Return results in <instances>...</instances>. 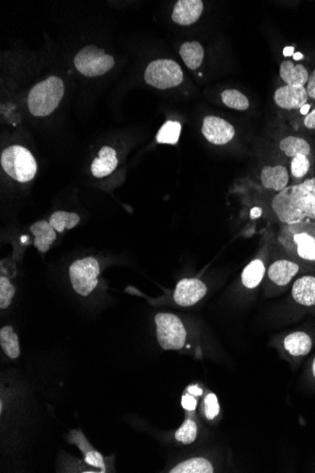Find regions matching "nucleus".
Masks as SVG:
<instances>
[{
  "instance_id": "nucleus-1",
  "label": "nucleus",
  "mask_w": 315,
  "mask_h": 473,
  "mask_svg": "<svg viewBox=\"0 0 315 473\" xmlns=\"http://www.w3.org/2000/svg\"><path fill=\"white\" fill-rule=\"evenodd\" d=\"M271 209L279 225L315 219V176L275 194Z\"/></svg>"
},
{
  "instance_id": "nucleus-2",
  "label": "nucleus",
  "mask_w": 315,
  "mask_h": 473,
  "mask_svg": "<svg viewBox=\"0 0 315 473\" xmlns=\"http://www.w3.org/2000/svg\"><path fill=\"white\" fill-rule=\"evenodd\" d=\"M279 251L315 270V219L279 225L273 238Z\"/></svg>"
},
{
  "instance_id": "nucleus-3",
  "label": "nucleus",
  "mask_w": 315,
  "mask_h": 473,
  "mask_svg": "<svg viewBox=\"0 0 315 473\" xmlns=\"http://www.w3.org/2000/svg\"><path fill=\"white\" fill-rule=\"evenodd\" d=\"M273 257L267 267L264 278V290L266 296L275 297L286 291L292 286L295 279L306 273L315 272L312 268L307 267L302 263L296 261L288 255L279 251L273 246Z\"/></svg>"
},
{
  "instance_id": "nucleus-4",
  "label": "nucleus",
  "mask_w": 315,
  "mask_h": 473,
  "mask_svg": "<svg viewBox=\"0 0 315 473\" xmlns=\"http://www.w3.org/2000/svg\"><path fill=\"white\" fill-rule=\"evenodd\" d=\"M65 94V84L58 77L45 79L29 92L28 107L34 116H47L57 109Z\"/></svg>"
},
{
  "instance_id": "nucleus-5",
  "label": "nucleus",
  "mask_w": 315,
  "mask_h": 473,
  "mask_svg": "<svg viewBox=\"0 0 315 473\" xmlns=\"http://www.w3.org/2000/svg\"><path fill=\"white\" fill-rule=\"evenodd\" d=\"M1 166L13 180L28 183L36 177L37 163L33 154L21 146H10L1 154Z\"/></svg>"
},
{
  "instance_id": "nucleus-6",
  "label": "nucleus",
  "mask_w": 315,
  "mask_h": 473,
  "mask_svg": "<svg viewBox=\"0 0 315 473\" xmlns=\"http://www.w3.org/2000/svg\"><path fill=\"white\" fill-rule=\"evenodd\" d=\"M157 339L164 350H178L185 346L187 332L183 320L170 313H159L155 317Z\"/></svg>"
},
{
  "instance_id": "nucleus-7",
  "label": "nucleus",
  "mask_w": 315,
  "mask_h": 473,
  "mask_svg": "<svg viewBox=\"0 0 315 473\" xmlns=\"http://www.w3.org/2000/svg\"><path fill=\"white\" fill-rule=\"evenodd\" d=\"M145 81L157 89L173 88L183 82V72L175 61L159 59L153 61L146 68Z\"/></svg>"
},
{
  "instance_id": "nucleus-8",
  "label": "nucleus",
  "mask_w": 315,
  "mask_h": 473,
  "mask_svg": "<svg viewBox=\"0 0 315 473\" xmlns=\"http://www.w3.org/2000/svg\"><path fill=\"white\" fill-rule=\"evenodd\" d=\"M75 66L79 73L86 77L104 75L114 68L113 56L106 54L95 46H87L77 53L74 59Z\"/></svg>"
},
{
  "instance_id": "nucleus-9",
  "label": "nucleus",
  "mask_w": 315,
  "mask_h": 473,
  "mask_svg": "<svg viewBox=\"0 0 315 473\" xmlns=\"http://www.w3.org/2000/svg\"><path fill=\"white\" fill-rule=\"evenodd\" d=\"M100 270L98 260L93 257L77 260L69 268V275L73 289L82 296H89L98 286Z\"/></svg>"
},
{
  "instance_id": "nucleus-10",
  "label": "nucleus",
  "mask_w": 315,
  "mask_h": 473,
  "mask_svg": "<svg viewBox=\"0 0 315 473\" xmlns=\"http://www.w3.org/2000/svg\"><path fill=\"white\" fill-rule=\"evenodd\" d=\"M269 243L264 244L260 254L251 260L241 273V284L247 290H255L266 278L267 267L271 259V246Z\"/></svg>"
},
{
  "instance_id": "nucleus-11",
  "label": "nucleus",
  "mask_w": 315,
  "mask_h": 473,
  "mask_svg": "<svg viewBox=\"0 0 315 473\" xmlns=\"http://www.w3.org/2000/svg\"><path fill=\"white\" fill-rule=\"evenodd\" d=\"M290 296L296 307L315 317V272L296 278L291 286Z\"/></svg>"
},
{
  "instance_id": "nucleus-12",
  "label": "nucleus",
  "mask_w": 315,
  "mask_h": 473,
  "mask_svg": "<svg viewBox=\"0 0 315 473\" xmlns=\"http://www.w3.org/2000/svg\"><path fill=\"white\" fill-rule=\"evenodd\" d=\"M207 292L204 281L197 278H185L177 284L173 299L180 307H190L206 296Z\"/></svg>"
},
{
  "instance_id": "nucleus-13",
  "label": "nucleus",
  "mask_w": 315,
  "mask_h": 473,
  "mask_svg": "<svg viewBox=\"0 0 315 473\" xmlns=\"http://www.w3.org/2000/svg\"><path fill=\"white\" fill-rule=\"evenodd\" d=\"M202 134L210 144H228L235 137L233 125L219 116H208L203 121Z\"/></svg>"
},
{
  "instance_id": "nucleus-14",
  "label": "nucleus",
  "mask_w": 315,
  "mask_h": 473,
  "mask_svg": "<svg viewBox=\"0 0 315 473\" xmlns=\"http://www.w3.org/2000/svg\"><path fill=\"white\" fill-rule=\"evenodd\" d=\"M314 339L308 332L303 329L291 332L283 337V352L291 359H302L309 355L314 348Z\"/></svg>"
},
{
  "instance_id": "nucleus-15",
  "label": "nucleus",
  "mask_w": 315,
  "mask_h": 473,
  "mask_svg": "<svg viewBox=\"0 0 315 473\" xmlns=\"http://www.w3.org/2000/svg\"><path fill=\"white\" fill-rule=\"evenodd\" d=\"M274 102L284 110H300L309 102V95L305 86H291L283 85L276 90Z\"/></svg>"
},
{
  "instance_id": "nucleus-16",
  "label": "nucleus",
  "mask_w": 315,
  "mask_h": 473,
  "mask_svg": "<svg viewBox=\"0 0 315 473\" xmlns=\"http://www.w3.org/2000/svg\"><path fill=\"white\" fill-rule=\"evenodd\" d=\"M261 183L263 187L277 194L290 185L289 166L284 164L266 166L261 169Z\"/></svg>"
},
{
  "instance_id": "nucleus-17",
  "label": "nucleus",
  "mask_w": 315,
  "mask_h": 473,
  "mask_svg": "<svg viewBox=\"0 0 315 473\" xmlns=\"http://www.w3.org/2000/svg\"><path fill=\"white\" fill-rule=\"evenodd\" d=\"M204 5L201 0H178L172 12V20L180 26H190L201 17Z\"/></svg>"
},
{
  "instance_id": "nucleus-18",
  "label": "nucleus",
  "mask_w": 315,
  "mask_h": 473,
  "mask_svg": "<svg viewBox=\"0 0 315 473\" xmlns=\"http://www.w3.org/2000/svg\"><path fill=\"white\" fill-rule=\"evenodd\" d=\"M277 148L285 158L291 159L298 155L314 158V148L305 137L300 135H287L279 140Z\"/></svg>"
},
{
  "instance_id": "nucleus-19",
  "label": "nucleus",
  "mask_w": 315,
  "mask_h": 473,
  "mask_svg": "<svg viewBox=\"0 0 315 473\" xmlns=\"http://www.w3.org/2000/svg\"><path fill=\"white\" fill-rule=\"evenodd\" d=\"M280 79L291 86H306L309 81L308 69L301 63L295 65L292 61H284L279 68Z\"/></svg>"
},
{
  "instance_id": "nucleus-20",
  "label": "nucleus",
  "mask_w": 315,
  "mask_h": 473,
  "mask_svg": "<svg viewBox=\"0 0 315 473\" xmlns=\"http://www.w3.org/2000/svg\"><path fill=\"white\" fill-rule=\"evenodd\" d=\"M118 164L116 150L109 147H103L98 153V158L93 160L91 170L93 176L103 178L112 174Z\"/></svg>"
},
{
  "instance_id": "nucleus-21",
  "label": "nucleus",
  "mask_w": 315,
  "mask_h": 473,
  "mask_svg": "<svg viewBox=\"0 0 315 473\" xmlns=\"http://www.w3.org/2000/svg\"><path fill=\"white\" fill-rule=\"evenodd\" d=\"M29 230H31L34 238H36L34 239V246L43 254L49 251L53 242L57 238L55 230L52 224L49 222H45V220L34 223V224L31 226Z\"/></svg>"
},
{
  "instance_id": "nucleus-22",
  "label": "nucleus",
  "mask_w": 315,
  "mask_h": 473,
  "mask_svg": "<svg viewBox=\"0 0 315 473\" xmlns=\"http://www.w3.org/2000/svg\"><path fill=\"white\" fill-rule=\"evenodd\" d=\"M314 158L306 155H298L293 157L289 161V170L292 185L302 183L303 180L312 176H309L312 169Z\"/></svg>"
},
{
  "instance_id": "nucleus-23",
  "label": "nucleus",
  "mask_w": 315,
  "mask_h": 473,
  "mask_svg": "<svg viewBox=\"0 0 315 473\" xmlns=\"http://www.w3.org/2000/svg\"><path fill=\"white\" fill-rule=\"evenodd\" d=\"M180 55L187 68L196 70L201 65L204 58V49L199 42H185L181 45Z\"/></svg>"
},
{
  "instance_id": "nucleus-24",
  "label": "nucleus",
  "mask_w": 315,
  "mask_h": 473,
  "mask_svg": "<svg viewBox=\"0 0 315 473\" xmlns=\"http://www.w3.org/2000/svg\"><path fill=\"white\" fill-rule=\"evenodd\" d=\"M213 464L204 457H194L178 464L170 470L171 473H213Z\"/></svg>"
},
{
  "instance_id": "nucleus-25",
  "label": "nucleus",
  "mask_w": 315,
  "mask_h": 473,
  "mask_svg": "<svg viewBox=\"0 0 315 473\" xmlns=\"http://www.w3.org/2000/svg\"><path fill=\"white\" fill-rule=\"evenodd\" d=\"M0 345L5 355L10 359L20 357L21 350L17 334L13 331V327H3L0 331Z\"/></svg>"
},
{
  "instance_id": "nucleus-26",
  "label": "nucleus",
  "mask_w": 315,
  "mask_h": 473,
  "mask_svg": "<svg viewBox=\"0 0 315 473\" xmlns=\"http://www.w3.org/2000/svg\"><path fill=\"white\" fill-rule=\"evenodd\" d=\"M181 124L178 121H167L158 132L156 140L159 144L176 145L180 140Z\"/></svg>"
},
{
  "instance_id": "nucleus-27",
  "label": "nucleus",
  "mask_w": 315,
  "mask_h": 473,
  "mask_svg": "<svg viewBox=\"0 0 315 473\" xmlns=\"http://www.w3.org/2000/svg\"><path fill=\"white\" fill-rule=\"evenodd\" d=\"M79 217L75 212L65 211L55 212L50 217L49 223L53 228L59 233H63L65 230H71L79 224Z\"/></svg>"
},
{
  "instance_id": "nucleus-28",
  "label": "nucleus",
  "mask_w": 315,
  "mask_h": 473,
  "mask_svg": "<svg viewBox=\"0 0 315 473\" xmlns=\"http://www.w3.org/2000/svg\"><path fill=\"white\" fill-rule=\"evenodd\" d=\"M222 102L226 107L234 110L245 111L249 108V100L242 92L236 89L225 90L221 94Z\"/></svg>"
},
{
  "instance_id": "nucleus-29",
  "label": "nucleus",
  "mask_w": 315,
  "mask_h": 473,
  "mask_svg": "<svg viewBox=\"0 0 315 473\" xmlns=\"http://www.w3.org/2000/svg\"><path fill=\"white\" fill-rule=\"evenodd\" d=\"M197 425L192 419H187L183 424L175 433L176 440L178 442L189 445L197 440Z\"/></svg>"
},
{
  "instance_id": "nucleus-30",
  "label": "nucleus",
  "mask_w": 315,
  "mask_h": 473,
  "mask_svg": "<svg viewBox=\"0 0 315 473\" xmlns=\"http://www.w3.org/2000/svg\"><path fill=\"white\" fill-rule=\"evenodd\" d=\"M15 288L8 280V278L2 276L0 278V308L6 309L10 307L13 297H15Z\"/></svg>"
},
{
  "instance_id": "nucleus-31",
  "label": "nucleus",
  "mask_w": 315,
  "mask_h": 473,
  "mask_svg": "<svg viewBox=\"0 0 315 473\" xmlns=\"http://www.w3.org/2000/svg\"><path fill=\"white\" fill-rule=\"evenodd\" d=\"M220 413L218 398L215 393H209L204 398V414L208 419H215Z\"/></svg>"
},
{
  "instance_id": "nucleus-32",
  "label": "nucleus",
  "mask_w": 315,
  "mask_h": 473,
  "mask_svg": "<svg viewBox=\"0 0 315 473\" xmlns=\"http://www.w3.org/2000/svg\"><path fill=\"white\" fill-rule=\"evenodd\" d=\"M85 462L91 466L98 467L101 470V472H105L106 467L104 463L103 457L98 451L93 450V448L89 449L84 453Z\"/></svg>"
},
{
  "instance_id": "nucleus-33",
  "label": "nucleus",
  "mask_w": 315,
  "mask_h": 473,
  "mask_svg": "<svg viewBox=\"0 0 315 473\" xmlns=\"http://www.w3.org/2000/svg\"><path fill=\"white\" fill-rule=\"evenodd\" d=\"M197 405V401L194 396L191 395L190 393L188 394L183 395V400H181V405L188 411H194L196 409Z\"/></svg>"
},
{
  "instance_id": "nucleus-34",
  "label": "nucleus",
  "mask_w": 315,
  "mask_h": 473,
  "mask_svg": "<svg viewBox=\"0 0 315 473\" xmlns=\"http://www.w3.org/2000/svg\"><path fill=\"white\" fill-rule=\"evenodd\" d=\"M307 93H308L309 98L315 100V69L311 74H309V81L306 84Z\"/></svg>"
},
{
  "instance_id": "nucleus-35",
  "label": "nucleus",
  "mask_w": 315,
  "mask_h": 473,
  "mask_svg": "<svg viewBox=\"0 0 315 473\" xmlns=\"http://www.w3.org/2000/svg\"><path fill=\"white\" fill-rule=\"evenodd\" d=\"M303 126L309 131H314L315 130V109L309 111L305 118L303 119Z\"/></svg>"
},
{
  "instance_id": "nucleus-36",
  "label": "nucleus",
  "mask_w": 315,
  "mask_h": 473,
  "mask_svg": "<svg viewBox=\"0 0 315 473\" xmlns=\"http://www.w3.org/2000/svg\"><path fill=\"white\" fill-rule=\"evenodd\" d=\"M187 390H188V393H190L191 395L196 396V397H199V396L203 394V390L199 389L197 385H191Z\"/></svg>"
},
{
  "instance_id": "nucleus-37",
  "label": "nucleus",
  "mask_w": 315,
  "mask_h": 473,
  "mask_svg": "<svg viewBox=\"0 0 315 473\" xmlns=\"http://www.w3.org/2000/svg\"><path fill=\"white\" fill-rule=\"evenodd\" d=\"M283 54H284V56H286V57H290V56H293V54H295V47H285L284 50H283Z\"/></svg>"
},
{
  "instance_id": "nucleus-38",
  "label": "nucleus",
  "mask_w": 315,
  "mask_h": 473,
  "mask_svg": "<svg viewBox=\"0 0 315 473\" xmlns=\"http://www.w3.org/2000/svg\"><path fill=\"white\" fill-rule=\"evenodd\" d=\"M311 104H308V103H307V104L302 106V107L300 108V114L304 116H307V114L311 111Z\"/></svg>"
},
{
  "instance_id": "nucleus-39",
  "label": "nucleus",
  "mask_w": 315,
  "mask_h": 473,
  "mask_svg": "<svg viewBox=\"0 0 315 473\" xmlns=\"http://www.w3.org/2000/svg\"><path fill=\"white\" fill-rule=\"evenodd\" d=\"M293 60L295 61H300L302 60L304 58V56L302 53L300 52H295V54L293 55Z\"/></svg>"
},
{
  "instance_id": "nucleus-40",
  "label": "nucleus",
  "mask_w": 315,
  "mask_h": 473,
  "mask_svg": "<svg viewBox=\"0 0 315 473\" xmlns=\"http://www.w3.org/2000/svg\"><path fill=\"white\" fill-rule=\"evenodd\" d=\"M312 376H314V378L315 379V357L314 358V361H312Z\"/></svg>"
}]
</instances>
